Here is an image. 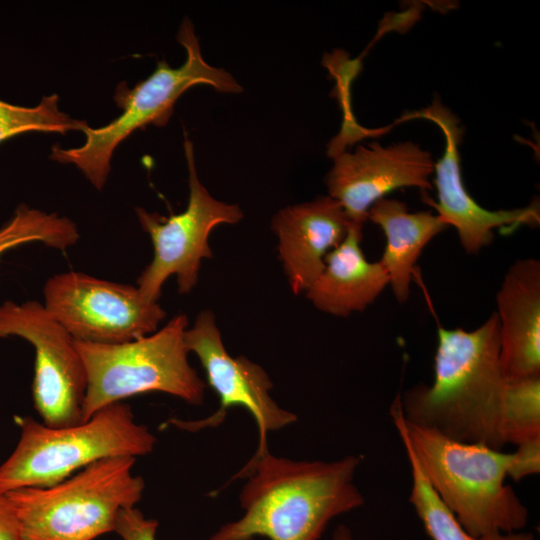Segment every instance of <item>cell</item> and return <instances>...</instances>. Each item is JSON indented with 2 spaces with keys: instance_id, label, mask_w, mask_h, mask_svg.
Returning <instances> with one entry per match:
<instances>
[{
  "instance_id": "1",
  "label": "cell",
  "mask_w": 540,
  "mask_h": 540,
  "mask_svg": "<svg viewBox=\"0 0 540 540\" xmlns=\"http://www.w3.org/2000/svg\"><path fill=\"white\" fill-rule=\"evenodd\" d=\"M507 384L496 313L471 331L438 326L433 382L400 394L403 416L451 439L502 450Z\"/></svg>"
},
{
  "instance_id": "2",
  "label": "cell",
  "mask_w": 540,
  "mask_h": 540,
  "mask_svg": "<svg viewBox=\"0 0 540 540\" xmlns=\"http://www.w3.org/2000/svg\"><path fill=\"white\" fill-rule=\"evenodd\" d=\"M361 460L298 461L268 451L234 475L247 478L239 497L244 513L209 540H319L332 519L364 504L354 483Z\"/></svg>"
},
{
  "instance_id": "3",
  "label": "cell",
  "mask_w": 540,
  "mask_h": 540,
  "mask_svg": "<svg viewBox=\"0 0 540 540\" xmlns=\"http://www.w3.org/2000/svg\"><path fill=\"white\" fill-rule=\"evenodd\" d=\"M390 415L401 441L410 446L428 482L465 531L479 537L518 532L527 525L528 509L506 483L511 453L408 422L400 396Z\"/></svg>"
},
{
  "instance_id": "4",
  "label": "cell",
  "mask_w": 540,
  "mask_h": 540,
  "mask_svg": "<svg viewBox=\"0 0 540 540\" xmlns=\"http://www.w3.org/2000/svg\"><path fill=\"white\" fill-rule=\"evenodd\" d=\"M15 422L20 431L18 442L0 465L3 494L54 485L102 459L148 455L157 441L124 402L68 426L52 427L29 416H16Z\"/></svg>"
},
{
  "instance_id": "5",
  "label": "cell",
  "mask_w": 540,
  "mask_h": 540,
  "mask_svg": "<svg viewBox=\"0 0 540 540\" xmlns=\"http://www.w3.org/2000/svg\"><path fill=\"white\" fill-rule=\"evenodd\" d=\"M177 40L186 50L183 65L173 68L161 60L153 73L132 89L125 82L119 83L114 101L122 113L102 127L87 126L82 131L85 141L80 147L64 149L54 145L50 159L75 165L97 190H101L109 176L111 158L117 146L137 129L166 125L176 101L186 90L195 85H208L218 92L242 91L229 72L204 60L189 19L182 21Z\"/></svg>"
},
{
  "instance_id": "6",
  "label": "cell",
  "mask_w": 540,
  "mask_h": 540,
  "mask_svg": "<svg viewBox=\"0 0 540 540\" xmlns=\"http://www.w3.org/2000/svg\"><path fill=\"white\" fill-rule=\"evenodd\" d=\"M135 461L106 458L54 485L7 493L22 540H94L114 532L120 511L135 507L145 489L133 474Z\"/></svg>"
},
{
  "instance_id": "7",
  "label": "cell",
  "mask_w": 540,
  "mask_h": 540,
  "mask_svg": "<svg viewBox=\"0 0 540 540\" xmlns=\"http://www.w3.org/2000/svg\"><path fill=\"white\" fill-rule=\"evenodd\" d=\"M185 314L152 334L119 344L74 340L86 373L82 419L129 397L161 392L189 404L204 400L205 382L188 362Z\"/></svg>"
},
{
  "instance_id": "8",
  "label": "cell",
  "mask_w": 540,
  "mask_h": 540,
  "mask_svg": "<svg viewBox=\"0 0 540 540\" xmlns=\"http://www.w3.org/2000/svg\"><path fill=\"white\" fill-rule=\"evenodd\" d=\"M184 153L188 168L189 197L186 209L169 217L137 207L142 229L150 236L152 261L137 278L136 286L150 302H158L165 281L176 276L178 292L187 294L196 286L201 261L211 258V231L220 224H235L243 218L241 208L215 199L201 183L194 159L193 143L185 135Z\"/></svg>"
},
{
  "instance_id": "9",
  "label": "cell",
  "mask_w": 540,
  "mask_h": 540,
  "mask_svg": "<svg viewBox=\"0 0 540 540\" xmlns=\"http://www.w3.org/2000/svg\"><path fill=\"white\" fill-rule=\"evenodd\" d=\"M43 305L74 340L119 344L158 330L166 311L147 301L137 286L82 272L51 276L44 284Z\"/></svg>"
},
{
  "instance_id": "10",
  "label": "cell",
  "mask_w": 540,
  "mask_h": 540,
  "mask_svg": "<svg viewBox=\"0 0 540 540\" xmlns=\"http://www.w3.org/2000/svg\"><path fill=\"white\" fill-rule=\"evenodd\" d=\"M189 352L199 359L207 384L217 394L218 409L199 420L169 419L163 426L196 432L223 423L229 409L242 407L257 425L258 447L244 466H249L268 452L267 434L278 431L297 420L296 414L280 407L270 395L272 382L266 371L244 356H231L222 341L215 316L210 310L201 311L184 335Z\"/></svg>"
},
{
  "instance_id": "11",
  "label": "cell",
  "mask_w": 540,
  "mask_h": 540,
  "mask_svg": "<svg viewBox=\"0 0 540 540\" xmlns=\"http://www.w3.org/2000/svg\"><path fill=\"white\" fill-rule=\"evenodd\" d=\"M9 336L34 348L32 397L42 422L52 427L82 422L86 373L72 336L34 300L0 305V338Z\"/></svg>"
},
{
  "instance_id": "12",
  "label": "cell",
  "mask_w": 540,
  "mask_h": 540,
  "mask_svg": "<svg viewBox=\"0 0 540 540\" xmlns=\"http://www.w3.org/2000/svg\"><path fill=\"white\" fill-rule=\"evenodd\" d=\"M413 117L433 122L445 137L443 156L435 162L434 167L438 202L427 195L423 200L437 211L446 226L456 229L466 253L477 254L488 246L494 238V229L506 234L523 225H539L538 202L522 208L491 211L483 208L468 193L460 169L459 144L463 131L457 117L440 100L434 99L429 107Z\"/></svg>"
},
{
  "instance_id": "13",
  "label": "cell",
  "mask_w": 540,
  "mask_h": 540,
  "mask_svg": "<svg viewBox=\"0 0 540 540\" xmlns=\"http://www.w3.org/2000/svg\"><path fill=\"white\" fill-rule=\"evenodd\" d=\"M333 158L325 180L328 193L354 223L363 225L369 208L396 189L425 191L433 186L435 162L430 152L411 141L388 146L372 142Z\"/></svg>"
},
{
  "instance_id": "14",
  "label": "cell",
  "mask_w": 540,
  "mask_h": 540,
  "mask_svg": "<svg viewBox=\"0 0 540 540\" xmlns=\"http://www.w3.org/2000/svg\"><path fill=\"white\" fill-rule=\"evenodd\" d=\"M350 223L329 195L286 206L273 216L279 259L294 294L306 291L320 275L326 255L343 241Z\"/></svg>"
},
{
  "instance_id": "15",
  "label": "cell",
  "mask_w": 540,
  "mask_h": 540,
  "mask_svg": "<svg viewBox=\"0 0 540 540\" xmlns=\"http://www.w3.org/2000/svg\"><path fill=\"white\" fill-rule=\"evenodd\" d=\"M500 361L508 379L540 374V262L515 261L496 295Z\"/></svg>"
},
{
  "instance_id": "16",
  "label": "cell",
  "mask_w": 540,
  "mask_h": 540,
  "mask_svg": "<svg viewBox=\"0 0 540 540\" xmlns=\"http://www.w3.org/2000/svg\"><path fill=\"white\" fill-rule=\"evenodd\" d=\"M362 224L351 222L343 241L325 257V267L306 290L325 313L347 317L366 309L389 285L381 261L370 262L361 248Z\"/></svg>"
},
{
  "instance_id": "17",
  "label": "cell",
  "mask_w": 540,
  "mask_h": 540,
  "mask_svg": "<svg viewBox=\"0 0 540 540\" xmlns=\"http://www.w3.org/2000/svg\"><path fill=\"white\" fill-rule=\"evenodd\" d=\"M368 219L385 234L386 246L380 261L395 298L400 303L406 302L415 265L423 249L447 226L437 214L410 212L404 202L385 197L369 208Z\"/></svg>"
},
{
  "instance_id": "18",
  "label": "cell",
  "mask_w": 540,
  "mask_h": 540,
  "mask_svg": "<svg viewBox=\"0 0 540 540\" xmlns=\"http://www.w3.org/2000/svg\"><path fill=\"white\" fill-rule=\"evenodd\" d=\"M402 443L411 472L409 502L431 540H535L532 533L520 531L479 537L469 534L440 500L410 446Z\"/></svg>"
},
{
  "instance_id": "19",
  "label": "cell",
  "mask_w": 540,
  "mask_h": 540,
  "mask_svg": "<svg viewBox=\"0 0 540 540\" xmlns=\"http://www.w3.org/2000/svg\"><path fill=\"white\" fill-rule=\"evenodd\" d=\"M79 237L72 220L20 204L13 216L0 227V259L10 249L31 242H41L65 252L77 243Z\"/></svg>"
},
{
  "instance_id": "20",
  "label": "cell",
  "mask_w": 540,
  "mask_h": 540,
  "mask_svg": "<svg viewBox=\"0 0 540 540\" xmlns=\"http://www.w3.org/2000/svg\"><path fill=\"white\" fill-rule=\"evenodd\" d=\"M504 444L540 438V374L508 379L501 412Z\"/></svg>"
},
{
  "instance_id": "21",
  "label": "cell",
  "mask_w": 540,
  "mask_h": 540,
  "mask_svg": "<svg viewBox=\"0 0 540 540\" xmlns=\"http://www.w3.org/2000/svg\"><path fill=\"white\" fill-rule=\"evenodd\" d=\"M57 94L42 98L35 107H22L0 100V143L28 132L60 133L83 131L86 121L72 118L58 106Z\"/></svg>"
},
{
  "instance_id": "22",
  "label": "cell",
  "mask_w": 540,
  "mask_h": 540,
  "mask_svg": "<svg viewBox=\"0 0 540 540\" xmlns=\"http://www.w3.org/2000/svg\"><path fill=\"white\" fill-rule=\"evenodd\" d=\"M158 521L147 518L136 507L120 511L115 530L121 540H156Z\"/></svg>"
},
{
  "instance_id": "23",
  "label": "cell",
  "mask_w": 540,
  "mask_h": 540,
  "mask_svg": "<svg viewBox=\"0 0 540 540\" xmlns=\"http://www.w3.org/2000/svg\"><path fill=\"white\" fill-rule=\"evenodd\" d=\"M540 472V438L517 445L511 453L508 477L520 481Z\"/></svg>"
},
{
  "instance_id": "24",
  "label": "cell",
  "mask_w": 540,
  "mask_h": 540,
  "mask_svg": "<svg viewBox=\"0 0 540 540\" xmlns=\"http://www.w3.org/2000/svg\"><path fill=\"white\" fill-rule=\"evenodd\" d=\"M0 540H22L15 510L3 493H0Z\"/></svg>"
},
{
  "instance_id": "25",
  "label": "cell",
  "mask_w": 540,
  "mask_h": 540,
  "mask_svg": "<svg viewBox=\"0 0 540 540\" xmlns=\"http://www.w3.org/2000/svg\"><path fill=\"white\" fill-rule=\"evenodd\" d=\"M331 540H353L350 529L345 525H339L333 533Z\"/></svg>"
}]
</instances>
